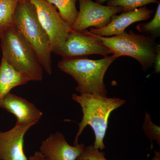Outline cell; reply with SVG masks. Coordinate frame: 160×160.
Segmentation results:
<instances>
[{"label":"cell","instance_id":"obj_4","mask_svg":"<svg viewBox=\"0 0 160 160\" xmlns=\"http://www.w3.org/2000/svg\"><path fill=\"white\" fill-rule=\"evenodd\" d=\"M0 38L2 57L8 64L30 81H42L44 69L37 55L14 26L6 29Z\"/></svg>","mask_w":160,"mask_h":160},{"label":"cell","instance_id":"obj_6","mask_svg":"<svg viewBox=\"0 0 160 160\" xmlns=\"http://www.w3.org/2000/svg\"><path fill=\"white\" fill-rule=\"evenodd\" d=\"M34 5L40 22L48 34L53 52L66 41L71 27L62 18L57 8L46 0H29Z\"/></svg>","mask_w":160,"mask_h":160},{"label":"cell","instance_id":"obj_7","mask_svg":"<svg viewBox=\"0 0 160 160\" xmlns=\"http://www.w3.org/2000/svg\"><path fill=\"white\" fill-rule=\"evenodd\" d=\"M53 52L63 58L91 54H99L105 57L112 54L110 49L97 41L87 30L78 32L72 29L64 43Z\"/></svg>","mask_w":160,"mask_h":160},{"label":"cell","instance_id":"obj_22","mask_svg":"<svg viewBox=\"0 0 160 160\" xmlns=\"http://www.w3.org/2000/svg\"><path fill=\"white\" fill-rule=\"evenodd\" d=\"M108 0H96L95 2L99 4H102L105 2H107Z\"/></svg>","mask_w":160,"mask_h":160},{"label":"cell","instance_id":"obj_11","mask_svg":"<svg viewBox=\"0 0 160 160\" xmlns=\"http://www.w3.org/2000/svg\"><path fill=\"white\" fill-rule=\"evenodd\" d=\"M153 12V10L145 6L132 11L122 12L119 15L115 14L112 17L106 26L99 29L91 28L89 32L100 37L118 35L125 32L126 28L133 23L149 19Z\"/></svg>","mask_w":160,"mask_h":160},{"label":"cell","instance_id":"obj_15","mask_svg":"<svg viewBox=\"0 0 160 160\" xmlns=\"http://www.w3.org/2000/svg\"><path fill=\"white\" fill-rule=\"evenodd\" d=\"M58 9L61 17L72 27L77 18L78 11L77 9L78 0H46Z\"/></svg>","mask_w":160,"mask_h":160},{"label":"cell","instance_id":"obj_18","mask_svg":"<svg viewBox=\"0 0 160 160\" xmlns=\"http://www.w3.org/2000/svg\"><path fill=\"white\" fill-rule=\"evenodd\" d=\"M143 129L146 136L151 141V148L152 147V141H156L160 144V129L158 126L152 122L150 115L146 112L143 124Z\"/></svg>","mask_w":160,"mask_h":160},{"label":"cell","instance_id":"obj_16","mask_svg":"<svg viewBox=\"0 0 160 160\" xmlns=\"http://www.w3.org/2000/svg\"><path fill=\"white\" fill-rule=\"evenodd\" d=\"M136 29L144 35L155 39L160 36V3L158 4L155 14L152 19L148 23H142L136 26Z\"/></svg>","mask_w":160,"mask_h":160},{"label":"cell","instance_id":"obj_13","mask_svg":"<svg viewBox=\"0 0 160 160\" xmlns=\"http://www.w3.org/2000/svg\"><path fill=\"white\" fill-rule=\"evenodd\" d=\"M30 80L15 70L2 57L0 64V108L3 100L12 89L27 84Z\"/></svg>","mask_w":160,"mask_h":160},{"label":"cell","instance_id":"obj_20","mask_svg":"<svg viewBox=\"0 0 160 160\" xmlns=\"http://www.w3.org/2000/svg\"><path fill=\"white\" fill-rule=\"evenodd\" d=\"M155 72L159 73L160 72V46L158 45L157 50L156 56L155 59L154 64Z\"/></svg>","mask_w":160,"mask_h":160},{"label":"cell","instance_id":"obj_21","mask_svg":"<svg viewBox=\"0 0 160 160\" xmlns=\"http://www.w3.org/2000/svg\"><path fill=\"white\" fill-rule=\"evenodd\" d=\"M28 160H48L42 155L39 151H36L33 155L28 158Z\"/></svg>","mask_w":160,"mask_h":160},{"label":"cell","instance_id":"obj_8","mask_svg":"<svg viewBox=\"0 0 160 160\" xmlns=\"http://www.w3.org/2000/svg\"><path fill=\"white\" fill-rule=\"evenodd\" d=\"M79 10L71 27L73 31L82 32L90 27L102 28L110 22L112 17L122 12L120 7L104 6L92 0H78Z\"/></svg>","mask_w":160,"mask_h":160},{"label":"cell","instance_id":"obj_12","mask_svg":"<svg viewBox=\"0 0 160 160\" xmlns=\"http://www.w3.org/2000/svg\"><path fill=\"white\" fill-rule=\"evenodd\" d=\"M1 108L15 116L17 122L20 123L36 125L43 115L33 103L10 92L3 100Z\"/></svg>","mask_w":160,"mask_h":160},{"label":"cell","instance_id":"obj_3","mask_svg":"<svg viewBox=\"0 0 160 160\" xmlns=\"http://www.w3.org/2000/svg\"><path fill=\"white\" fill-rule=\"evenodd\" d=\"M13 26L35 52L43 69L52 73L51 47L48 34L40 22L34 5L20 0L15 12Z\"/></svg>","mask_w":160,"mask_h":160},{"label":"cell","instance_id":"obj_1","mask_svg":"<svg viewBox=\"0 0 160 160\" xmlns=\"http://www.w3.org/2000/svg\"><path fill=\"white\" fill-rule=\"evenodd\" d=\"M118 58L112 54L98 60L84 57L63 58L58 63V67L76 81V89L80 94L107 97L104 77L112 63Z\"/></svg>","mask_w":160,"mask_h":160},{"label":"cell","instance_id":"obj_19","mask_svg":"<svg viewBox=\"0 0 160 160\" xmlns=\"http://www.w3.org/2000/svg\"><path fill=\"white\" fill-rule=\"evenodd\" d=\"M78 160H108L105 157L104 152L96 149L93 145L85 147Z\"/></svg>","mask_w":160,"mask_h":160},{"label":"cell","instance_id":"obj_14","mask_svg":"<svg viewBox=\"0 0 160 160\" xmlns=\"http://www.w3.org/2000/svg\"><path fill=\"white\" fill-rule=\"evenodd\" d=\"M20 0H0V38L13 26L15 12Z\"/></svg>","mask_w":160,"mask_h":160},{"label":"cell","instance_id":"obj_5","mask_svg":"<svg viewBox=\"0 0 160 160\" xmlns=\"http://www.w3.org/2000/svg\"><path fill=\"white\" fill-rule=\"evenodd\" d=\"M97 41L110 49L118 57L128 56L137 60L144 71L153 66L158 45L155 39L132 31L111 37H100L90 33Z\"/></svg>","mask_w":160,"mask_h":160},{"label":"cell","instance_id":"obj_10","mask_svg":"<svg viewBox=\"0 0 160 160\" xmlns=\"http://www.w3.org/2000/svg\"><path fill=\"white\" fill-rule=\"evenodd\" d=\"M85 147L84 144L69 145L63 133L57 132L42 142L39 152L48 160H78Z\"/></svg>","mask_w":160,"mask_h":160},{"label":"cell","instance_id":"obj_2","mask_svg":"<svg viewBox=\"0 0 160 160\" xmlns=\"http://www.w3.org/2000/svg\"><path fill=\"white\" fill-rule=\"evenodd\" d=\"M72 99L80 104L82 108L83 117L79 124L74 145L78 144V138L87 126H91L95 135L93 145L96 149H105L104 139L108 128L110 114L112 111L126 103L125 100L118 98H107L89 94L72 95Z\"/></svg>","mask_w":160,"mask_h":160},{"label":"cell","instance_id":"obj_17","mask_svg":"<svg viewBox=\"0 0 160 160\" xmlns=\"http://www.w3.org/2000/svg\"><path fill=\"white\" fill-rule=\"evenodd\" d=\"M158 0H108L107 6L120 7L122 12L132 11L151 3L158 2Z\"/></svg>","mask_w":160,"mask_h":160},{"label":"cell","instance_id":"obj_9","mask_svg":"<svg viewBox=\"0 0 160 160\" xmlns=\"http://www.w3.org/2000/svg\"><path fill=\"white\" fill-rule=\"evenodd\" d=\"M34 125L17 122L10 130L0 131V160H28L24 151V136Z\"/></svg>","mask_w":160,"mask_h":160}]
</instances>
